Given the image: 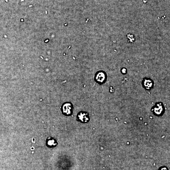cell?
Returning <instances> with one entry per match:
<instances>
[{
	"instance_id": "1",
	"label": "cell",
	"mask_w": 170,
	"mask_h": 170,
	"mask_svg": "<svg viewBox=\"0 0 170 170\" xmlns=\"http://www.w3.org/2000/svg\"><path fill=\"white\" fill-rule=\"evenodd\" d=\"M107 79V73L104 71H99L96 72L94 77V80L100 85L105 83Z\"/></svg>"
},
{
	"instance_id": "2",
	"label": "cell",
	"mask_w": 170,
	"mask_h": 170,
	"mask_svg": "<svg viewBox=\"0 0 170 170\" xmlns=\"http://www.w3.org/2000/svg\"><path fill=\"white\" fill-rule=\"evenodd\" d=\"M61 111L63 115L66 116H72L73 112V105L70 102H66L62 105Z\"/></svg>"
},
{
	"instance_id": "3",
	"label": "cell",
	"mask_w": 170,
	"mask_h": 170,
	"mask_svg": "<svg viewBox=\"0 0 170 170\" xmlns=\"http://www.w3.org/2000/svg\"><path fill=\"white\" fill-rule=\"evenodd\" d=\"M153 114L156 116L160 117L162 116L165 112V108L162 103H158L155 104L152 109Z\"/></svg>"
},
{
	"instance_id": "4",
	"label": "cell",
	"mask_w": 170,
	"mask_h": 170,
	"mask_svg": "<svg viewBox=\"0 0 170 170\" xmlns=\"http://www.w3.org/2000/svg\"><path fill=\"white\" fill-rule=\"evenodd\" d=\"M78 121L82 123H86L90 121V117L88 112L81 111L79 112L77 116Z\"/></svg>"
},
{
	"instance_id": "5",
	"label": "cell",
	"mask_w": 170,
	"mask_h": 170,
	"mask_svg": "<svg viewBox=\"0 0 170 170\" xmlns=\"http://www.w3.org/2000/svg\"><path fill=\"white\" fill-rule=\"evenodd\" d=\"M154 82L150 78H144L142 81V85L143 88L146 90H151L154 87Z\"/></svg>"
},
{
	"instance_id": "6",
	"label": "cell",
	"mask_w": 170,
	"mask_h": 170,
	"mask_svg": "<svg viewBox=\"0 0 170 170\" xmlns=\"http://www.w3.org/2000/svg\"><path fill=\"white\" fill-rule=\"evenodd\" d=\"M57 144L58 143L56 139L52 138H49L46 141V145L48 147H50V148L55 147L57 146Z\"/></svg>"
},
{
	"instance_id": "7",
	"label": "cell",
	"mask_w": 170,
	"mask_h": 170,
	"mask_svg": "<svg viewBox=\"0 0 170 170\" xmlns=\"http://www.w3.org/2000/svg\"><path fill=\"white\" fill-rule=\"evenodd\" d=\"M121 72L122 73V74H126L127 73V69L126 68H122L121 70Z\"/></svg>"
},
{
	"instance_id": "8",
	"label": "cell",
	"mask_w": 170,
	"mask_h": 170,
	"mask_svg": "<svg viewBox=\"0 0 170 170\" xmlns=\"http://www.w3.org/2000/svg\"><path fill=\"white\" fill-rule=\"evenodd\" d=\"M159 170H169L168 168H167L166 167H162Z\"/></svg>"
}]
</instances>
